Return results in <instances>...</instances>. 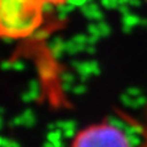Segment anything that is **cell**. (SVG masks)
<instances>
[{
  "instance_id": "3957f363",
  "label": "cell",
  "mask_w": 147,
  "mask_h": 147,
  "mask_svg": "<svg viewBox=\"0 0 147 147\" xmlns=\"http://www.w3.org/2000/svg\"><path fill=\"white\" fill-rule=\"evenodd\" d=\"M47 48L49 50L50 57L54 60H61L64 53H66L65 40L61 37H53V38H50L47 44Z\"/></svg>"
},
{
  "instance_id": "9c48e42d",
  "label": "cell",
  "mask_w": 147,
  "mask_h": 147,
  "mask_svg": "<svg viewBox=\"0 0 147 147\" xmlns=\"http://www.w3.org/2000/svg\"><path fill=\"white\" fill-rule=\"evenodd\" d=\"M72 40H74V42H76V43H79V44H87V43H88V37L80 33V34H75V36H74Z\"/></svg>"
},
{
  "instance_id": "8992f818",
  "label": "cell",
  "mask_w": 147,
  "mask_h": 147,
  "mask_svg": "<svg viewBox=\"0 0 147 147\" xmlns=\"http://www.w3.org/2000/svg\"><path fill=\"white\" fill-rule=\"evenodd\" d=\"M65 48H66V53L67 54L75 55L79 52H82L84 49H86V45L85 44H79V43L74 42L72 39H70V40H66L65 42Z\"/></svg>"
},
{
  "instance_id": "4fadbf2b",
  "label": "cell",
  "mask_w": 147,
  "mask_h": 147,
  "mask_svg": "<svg viewBox=\"0 0 147 147\" xmlns=\"http://www.w3.org/2000/svg\"><path fill=\"white\" fill-rule=\"evenodd\" d=\"M1 39L5 44H12L15 42V38H13V37H10V36H1Z\"/></svg>"
},
{
  "instance_id": "52a82bcc",
  "label": "cell",
  "mask_w": 147,
  "mask_h": 147,
  "mask_svg": "<svg viewBox=\"0 0 147 147\" xmlns=\"http://www.w3.org/2000/svg\"><path fill=\"white\" fill-rule=\"evenodd\" d=\"M50 37V32L48 30L44 28H37L36 31L32 32V34L30 36V38L32 40H36V42H42V40L48 39Z\"/></svg>"
},
{
  "instance_id": "7c38bea8",
  "label": "cell",
  "mask_w": 147,
  "mask_h": 147,
  "mask_svg": "<svg viewBox=\"0 0 147 147\" xmlns=\"http://www.w3.org/2000/svg\"><path fill=\"white\" fill-rule=\"evenodd\" d=\"M88 32L92 36H97L99 34V27L98 26H94V25H90L88 26Z\"/></svg>"
},
{
  "instance_id": "5bb4252c",
  "label": "cell",
  "mask_w": 147,
  "mask_h": 147,
  "mask_svg": "<svg viewBox=\"0 0 147 147\" xmlns=\"http://www.w3.org/2000/svg\"><path fill=\"white\" fill-rule=\"evenodd\" d=\"M1 69L3 70H9V69H11L12 67V61H10V60H5V61H3L1 63Z\"/></svg>"
},
{
  "instance_id": "277c9868",
  "label": "cell",
  "mask_w": 147,
  "mask_h": 147,
  "mask_svg": "<svg viewBox=\"0 0 147 147\" xmlns=\"http://www.w3.org/2000/svg\"><path fill=\"white\" fill-rule=\"evenodd\" d=\"M55 66L48 58H42L38 61V74L44 81L52 80L55 76Z\"/></svg>"
},
{
  "instance_id": "9a60e30c",
  "label": "cell",
  "mask_w": 147,
  "mask_h": 147,
  "mask_svg": "<svg viewBox=\"0 0 147 147\" xmlns=\"http://www.w3.org/2000/svg\"><path fill=\"white\" fill-rule=\"evenodd\" d=\"M96 40H97V36H91V37H88V44L96 43Z\"/></svg>"
},
{
  "instance_id": "30bf717a",
  "label": "cell",
  "mask_w": 147,
  "mask_h": 147,
  "mask_svg": "<svg viewBox=\"0 0 147 147\" xmlns=\"http://www.w3.org/2000/svg\"><path fill=\"white\" fill-rule=\"evenodd\" d=\"M65 1L71 4V5H74L75 7H81V6H84L85 4L88 3V0H65Z\"/></svg>"
},
{
  "instance_id": "ba28073f",
  "label": "cell",
  "mask_w": 147,
  "mask_h": 147,
  "mask_svg": "<svg viewBox=\"0 0 147 147\" xmlns=\"http://www.w3.org/2000/svg\"><path fill=\"white\" fill-rule=\"evenodd\" d=\"M57 4H54L52 1H47V0H42L40 1V10L43 13H52L54 11V6Z\"/></svg>"
},
{
  "instance_id": "6da1fadb",
  "label": "cell",
  "mask_w": 147,
  "mask_h": 147,
  "mask_svg": "<svg viewBox=\"0 0 147 147\" xmlns=\"http://www.w3.org/2000/svg\"><path fill=\"white\" fill-rule=\"evenodd\" d=\"M42 0H0V37H30L42 22Z\"/></svg>"
},
{
  "instance_id": "5b68a950",
  "label": "cell",
  "mask_w": 147,
  "mask_h": 147,
  "mask_svg": "<svg viewBox=\"0 0 147 147\" xmlns=\"http://www.w3.org/2000/svg\"><path fill=\"white\" fill-rule=\"evenodd\" d=\"M81 12L84 15L90 18V20H98V18H102V13L99 12L98 6L94 5V4H85L84 6H81Z\"/></svg>"
},
{
  "instance_id": "2e32d148",
  "label": "cell",
  "mask_w": 147,
  "mask_h": 147,
  "mask_svg": "<svg viewBox=\"0 0 147 147\" xmlns=\"http://www.w3.org/2000/svg\"><path fill=\"white\" fill-rule=\"evenodd\" d=\"M47 1H52V3H54V4H59V3L65 1V0H47Z\"/></svg>"
},
{
  "instance_id": "e0dca14e",
  "label": "cell",
  "mask_w": 147,
  "mask_h": 147,
  "mask_svg": "<svg viewBox=\"0 0 147 147\" xmlns=\"http://www.w3.org/2000/svg\"><path fill=\"white\" fill-rule=\"evenodd\" d=\"M86 50H87L88 53H93V52H94V50H93V47H86Z\"/></svg>"
},
{
  "instance_id": "8fae6325",
  "label": "cell",
  "mask_w": 147,
  "mask_h": 147,
  "mask_svg": "<svg viewBox=\"0 0 147 147\" xmlns=\"http://www.w3.org/2000/svg\"><path fill=\"white\" fill-rule=\"evenodd\" d=\"M12 69H15V70H24L25 69V61L20 60V59L12 61Z\"/></svg>"
},
{
  "instance_id": "7a4b0ae2",
  "label": "cell",
  "mask_w": 147,
  "mask_h": 147,
  "mask_svg": "<svg viewBox=\"0 0 147 147\" xmlns=\"http://www.w3.org/2000/svg\"><path fill=\"white\" fill-rule=\"evenodd\" d=\"M70 147H131V144L124 130L103 120L77 131Z\"/></svg>"
}]
</instances>
